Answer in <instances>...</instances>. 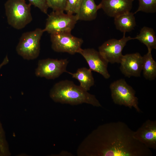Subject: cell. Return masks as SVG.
<instances>
[{"label":"cell","mask_w":156,"mask_h":156,"mask_svg":"<svg viewBox=\"0 0 156 156\" xmlns=\"http://www.w3.org/2000/svg\"><path fill=\"white\" fill-rule=\"evenodd\" d=\"M134 131L125 122L101 125L81 143L79 156H151V149L133 136Z\"/></svg>","instance_id":"1"},{"label":"cell","mask_w":156,"mask_h":156,"mask_svg":"<svg viewBox=\"0 0 156 156\" xmlns=\"http://www.w3.org/2000/svg\"><path fill=\"white\" fill-rule=\"evenodd\" d=\"M49 95L54 101L62 104L76 105L86 103L94 106H101L95 95L68 80L56 83L51 89Z\"/></svg>","instance_id":"2"},{"label":"cell","mask_w":156,"mask_h":156,"mask_svg":"<svg viewBox=\"0 0 156 156\" xmlns=\"http://www.w3.org/2000/svg\"><path fill=\"white\" fill-rule=\"evenodd\" d=\"M29 3L25 0H8L5 4L8 24L14 28L21 29L32 20Z\"/></svg>","instance_id":"3"},{"label":"cell","mask_w":156,"mask_h":156,"mask_svg":"<svg viewBox=\"0 0 156 156\" xmlns=\"http://www.w3.org/2000/svg\"><path fill=\"white\" fill-rule=\"evenodd\" d=\"M44 32L43 29L37 28L23 33L16 48L18 54L27 60L38 57L40 53V40Z\"/></svg>","instance_id":"4"},{"label":"cell","mask_w":156,"mask_h":156,"mask_svg":"<svg viewBox=\"0 0 156 156\" xmlns=\"http://www.w3.org/2000/svg\"><path fill=\"white\" fill-rule=\"evenodd\" d=\"M110 88L112 99L115 104L130 108L133 107L138 112H140L135 91L124 79L114 81L110 85Z\"/></svg>","instance_id":"5"},{"label":"cell","mask_w":156,"mask_h":156,"mask_svg":"<svg viewBox=\"0 0 156 156\" xmlns=\"http://www.w3.org/2000/svg\"><path fill=\"white\" fill-rule=\"evenodd\" d=\"M78 20L77 14L71 15L64 12L53 11L48 15L43 30L50 34L71 32Z\"/></svg>","instance_id":"6"},{"label":"cell","mask_w":156,"mask_h":156,"mask_svg":"<svg viewBox=\"0 0 156 156\" xmlns=\"http://www.w3.org/2000/svg\"><path fill=\"white\" fill-rule=\"evenodd\" d=\"M50 39L51 48L54 51L71 55L78 53L83 43L82 38L73 36L70 32L51 34Z\"/></svg>","instance_id":"7"},{"label":"cell","mask_w":156,"mask_h":156,"mask_svg":"<svg viewBox=\"0 0 156 156\" xmlns=\"http://www.w3.org/2000/svg\"><path fill=\"white\" fill-rule=\"evenodd\" d=\"M67 59L58 60L48 58L40 60L35 71L36 75L47 79H54L67 72L68 63Z\"/></svg>","instance_id":"8"},{"label":"cell","mask_w":156,"mask_h":156,"mask_svg":"<svg viewBox=\"0 0 156 156\" xmlns=\"http://www.w3.org/2000/svg\"><path fill=\"white\" fill-rule=\"evenodd\" d=\"M123 37L119 40L112 39L106 41L99 48V52L108 62L120 63L123 55L122 51L127 42L133 39L130 36Z\"/></svg>","instance_id":"9"},{"label":"cell","mask_w":156,"mask_h":156,"mask_svg":"<svg viewBox=\"0 0 156 156\" xmlns=\"http://www.w3.org/2000/svg\"><path fill=\"white\" fill-rule=\"evenodd\" d=\"M78 53L84 58L92 71L99 73L106 79L110 77V75L107 69L108 63L99 51L93 48H81Z\"/></svg>","instance_id":"10"},{"label":"cell","mask_w":156,"mask_h":156,"mask_svg":"<svg viewBox=\"0 0 156 156\" xmlns=\"http://www.w3.org/2000/svg\"><path fill=\"white\" fill-rule=\"evenodd\" d=\"M142 56L138 52L122 56L120 70L125 76L139 77L142 71Z\"/></svg>","instance_id":"11"},{"label":"cell","mask_w":156,"mask_h":156,"mask_svg":"<svg viewBox=\"0 0 156 156\" xmlns=\"http://www.w3.org/2000/svg\"><path fill=\"white\" fill-rule=\"evenodd\" d=\"M134 138L151 149L156 148V121L148 120L135 131Z\"/></svg>","instance_id":"12"},{"label":"cell","mask_w":156,"mask_h":156,"mask_svg":"<svg viewBox=\"0 0 156 156\" xmlns=\"http://www.w3.org/2000/svg\"><path fill=\"white\" fill-rule=\"evenodd\" d=\"M133 0H101L98 5L108 16L114 18L125 13L130 12Z\"/></svg>","instance_id":"13"},{"label":"cell","mask_w":156,"mask_h":156,"mask_svg":"<svg viewBox=\"0 0 156 156\" xmlns=\"http://www.w3.org/2000/svg\"><path fill=\"white\" fill-rule=\"evenodd\" d=\"M134 14L127 12L114 18V23L116 29L123 33L134 29L136 25Z\"/></svg>","instance_id":"14"},{"label":"cell","mask_w":156,"mask_h":156,"mask_svg":"<svg viewBox=\"0 0 156 156\" xmlns=\"http://www.w3.org/2000/svg\"><path fill=\"white\" fill-rule=\"evenodd\" d=\"M99 10L94 0H82L79 13V20L90 21L95 19Z\"/></svg>","instance_id":"15"},{"label":"cell","mask_w":156,"mask_h":156,"mask_svg":"<svg viewBox=\"0 0 156 156\" xmlns=\"http://www.w3.org/2000/svg\"><path fill=\"white\" fill-rule=\"evenodd\" d=\"M92 70L86 67L78 68L76 72L72 73H67L72 76L73 78L77 80L80 83L79 86L84 90L88 91L94 84V81Z\"/></svg>","instance_id":"16"},{"label":"cell","mask_w":156,"mask_h":156,"mask_svg":"<svg viewBox=\"0 0 156 156\" xmlns=\"http://www.w3.org/2000/svg\"><path fill=\"white\" fill-rule=\"evenodd\" d=\"M133 39H137L145 45L148 51H151L153 49H156V36L153 29L146 26L141 29L139 34Z\"/></svg>","instance_id":"17"},{"label":"cell","mask_w":156,"mask_h":156,"mask_svg":"<svg viewBox=\"0 0 156 156\" xmlns=\"http://www.w3.org/2000/svg\"><path fill=\"white\" fill-rule=\"evenodd\" d=\"M142 71L144 77L153 80L156 78V62L153 58L151 51H148L142 56Z\"/></svg>","instance_id":"18"},{"label":"cell","mask_w":156,"mask_h":156,"mask_svg":"<svg viewBox=\"0 0 156 156\" xmlns=\"http://www.w3.org/2000/svg\"><path fill=\"white\" fill-rule=\"evenodd\" d=\"M139 6L134 14L141 11L146 13H154L156 12V0H138Z\"/></svg>","instance_id":"19"},{"label":"cell","mask_w":156,"mask_h":156,"mask_svg":"<svg viewBox=\"0 0 156 156\" xmlns=\"http://www.w3.org/2000/svg\"><path fill=\"white\" fill-rule=\"evenodd\" d=\"M82 0H67L65 11L71 14H77L79 13Z\"/></svg>","instance_id":"20"},{"label":"cell","mask_w":156,"mask_h":156,"mask_svg":"<svg viewBox=\"0 0 156 156\" xmlns=\"http://www.w3.org/2000/svg\"><path fill=\"white\" fill-rule=\"evenodd\" d=\"M49 8L53 11L64 12L67 0H46Z\"/></svg>","instance_id":"21"},{"label":"cell","mask_w":156,"mask_h":156,"mask_svg":"<svg viewBox=\"0 0 156 156\" xmlns=\"http://www.w3.org/2000/svg\"><path fill=\"white\" fill-rule=\"evenodd\" d=\"M5 134L0 122V155H8V152Z\"/></svg>","instance_id":"22"},{"label":"cell","mask_w":156,"mask_h":156,"mask_svg":"<svg viewBox=\"0 0 156 156\" xmlns=\"http://www.w3.org/2000/svg\"><path fill=\"white\" fill-rule=\"evenodd\" d=\"M29 3L39 8L43 13L47 14L49 8L46 0H28Z\"/></svg>","instance_id":"23"},{"label":"cell","mask_w":156,"mask_h":156,"mask_svg":"<svg viewBox=\"0 0 156 156\" xmlns=\"http://www.w3.org/2000/svg\"><path fill=\"white\" fill-rule=\"evenodd\" d=\"M9 62V60L7 55H6L3 59V61L0 64V69L3 66L7 64Z\"/></svg>","instance_id":"24"}]
</instances>
